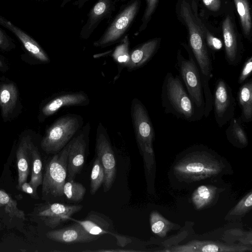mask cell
<instances>
[{
    "instance_id": "6da1fadb",
    "label": "cell",
    "mask_w": 252,
    "mask_h": 252,
    "mask_svg": "<svg viewBox=\"0 0 252 252\" xmlns=\"http://www.w3.org/2000/svg\"><path fill=\"white\" fill-rule=\"evenodd\" d=\"M231 174L232 167L224 157L206 145L195 144L176 155L168 176L171 186L181 190L213 182Z\"/></svg>"
},
{
    "instance_id": "7a4b0ae2",
    "label": "cell",
    "mask_w": 252,
    "mask_h": 252,
    "mask_svg": "<svg viewBox=\"0 0 252 252\" xmlns=\"http://www.w3.org/2000/svg\"><path fill=\"white\" fill-rule=\"evenodd\" d=\"M198 1L199 0H178L175 11L178 20L187 30L188 45L199 69L202 82L208 84L213 76V68L198 12Z\"/></svg>"
},
{
    "instance_id": "3957f363",
    "label": "cell",
    "mask_w": 252,
    "mask_h": 252,
    "mask_svg": "<svg viewBox=\"0 0 252 252\" xmlns=\"http://www.w3.org/2000/svg\"><path fill=\"white\" fill-rule=\"evenodd\" d=\"M130 114L136 140L144 161L148 189L153 190L156 169L154 128L146 108L137 98L131 101Z\"/></svg>"
},
{
    "instance_id": "277c9868",
    "label": "cell",
    "mask_w": 252,
    "mask_h": 252,
    "mask_svg": "<svg viewBox=\"0 0 252 252\" xmlns=\"http://www.w3.org/2000/svg\"><path fill=\"white\" fill-rule=\"evenodd\" d=\"M161 104L165 114L189 122L200 120L203 115L188 94L179 75H165L161 90Z\"/></svg>"
},
{
    "instance_id": "5b68a950",
    "label": "cell",
    "mask_w": 252,
    "mask_h": 252,
    "mask_svg": "<svg viewBox=\"0 0 252 252\" xmlns=\"http://www.w3.org/2000/svg\"><path fill=\"white\" fill-rule=\"evenodd\" d=\"M82 117L67 114L57 119L47 129L40 146L47 154L61 151L78 133L83 126Z\"/></svg>"
},
{
    "instance_id": "8992f818",
    "label": "cell",
    "mask_w": 252,
    "mask_h": 252,
    "mask_svg": "<svg viewBox=\"0 0 252 252\" xmlns=\"http://www.w3.org/2000/svg\"><path fill=\"white\" fill-rule=\"evenodd\" d=\"M182 45L187 51L189 58H185L179 49L176 66L188 94L203 116L205 102L200 71L188 44L183 43Z\"/></svg>"
},
{
    "instance_id": "52a82bcc",
    "label": "cell",
    "mask_w": 252,
    "mask_h": 252,
    "mask_svg": "<svg viewBox=\"0 0 252 252\" xmlns=\"http://www.w3.org/2000/svg\"><path fill=\"white\" fill-rule=\"evenodd\" d=\"M141 0H130L123 5L100 37L94 41L96 47L105 48L120 43L127 35L140 8Z\"/></svg>"
},
{
    "instance_id": "ba28073f",
    "label": "cell",
    "mask_w": 252,
    "mask_h": 252,
    "mask_svg": "<svg viewBox=\"0 0 252 252\" xmlns=\"http://www.w3.org/2000/svg\"><path fill=\"white\" fill-rule=\"evenodd\" d=\"M70 141L61 151L55 154L46 164L41 185L42 198L45 200L60 198L63 195Z\"/></svg>"
},
{
    "instance_id": "9c48e42d",
    "label": "cell",
    "mask_w": 252,
    "mask_h": 252,
    "mask_svg": "<svg viewBox=\"0 0 252 252\" xmlns=\"http://www.w3.org/2000/svg\"><path fill=\"white\" fill-rule=\"evenodd\" d=\"M95 151L103 168V190L106 192L111 188L115 179L116 160L107 129L100 122L96 128Z\"/></svg>"
},
{
    "instance_id": "30bf717a",
    "label": "cell",
    "mask_w": 252,
    "mask_h": 252,
    "mask_svg": "<svg viewBox=\"0 0 252 252\" xmlns=\"http://www.w3.org/2000/svg\"><path fill=\"white\" fill-rule=\"evenodd\" d=\"M236 102L232 89L222 78L215 83L213 96V108L215 121L220 128L234 117Z\"/></svg>"
},
{
    "instance_id": "8fae6325",
    "label": "cell",
    "mask_w": 252,
    "mask_h": 252,
    "mask_svg": "<svg viewBox=\"0 0 252 252\" xmlns=\"http://www.w3.org/2000/svg\"><path fill=\"white\" fill-rule=\"evenodd\" d=\"M233 15L227 13L221 23L224 56L228 64L236 66L241 63L244 46L238 32Z\"/></svg>"
},
{
    "instance_id": "7c38bea8",
    "label": "cell",
    "mask_w": 252,
    "mask_h": 252,
    "mask_svg": "<svg viewBox=\"0 0 252 252\" xmlns=\"http://www.w3.org/2000/svg\"><path fill=\"white\" fill-rule=\"evenodd\" d=\"M90 130L88 122L70 141L67 156L68 180H74L84 165Z\"/></svg>"
},
{
    "instance_id": "4fadbf2b",
    "label": "cell",
    "mask_w": 252,
    "mask_h": 252,
    "mask_svg": "<svg viewBox=\"0 0 252 252\" xmlns=\"http://www.w3.org/2000/svg\"><path fill=\"white\" fill-rule=\"evenodd\" d=\"M80 224L89 233L97 236L103 234H109L114 237L117 244L122 247L126 246L131 242L128 237L117 233L114 229L111 220L103 214L97 212L91 211L86 217L82 220L72 219L71 217L67 218Z\"/></svg>"
},
{
    "instance_id": "5bb4252c",
    "label": "cell",
    "mask_w": 252,
    "mask_h": 252,
    "mask_svg": "<svg viewBox=\"0 0 252 252\" xmlns=\"http://www.w3.org/2000/svg\"><path fill=\"white\" fill-rule=\"evenodd\" d=\"M82 208L81 205H67L60 203H48L41 206L36 215L44 224L51 228H55L72 215Z\"/></svg>"
},
{
    "instance_id": "9a60e30c",
    "label": "cell",
    "mask_w": 252,
    "mask_h": 252,
    "mask_svg": "<svg viewBox=\"0 0 252 252\" xmlns=\"http://www.w3.org/2000/svg\"><path fill=\"white\" fill-rule=\"evenodd\" d=\"M252 247L243 244H229L215 241L192 240L174 246L168 251L174 252H252Z\"/></svg>"
},
{
    "instance_id": "2e32d148",
    "label": "cell",
    "mask_w": 252,
    "mask_h": 252,
    "mask_svg": "<svg viewBox=\"0 0 252 252\" xmlns=\"http://www.w3.org/2000/svg\"><path fill=\"white\" fill-rule=\"evenodd\" d=\"M117 0H98L87 15V19L80 31L82 39L89 38L100 23L109 19L115 8Z\"/></svg>"
},
{
    "instance_id": "e0dca14e",
    "label": "cell",
    "mask_w": 252,
    "mask_h": 252,
    "mask_svg": "<svg viewBox=\"0 0 252 252\" xmlns=\"http://www.w3.org/2000/svg\"><path fill=\"white\" fill-rule=\"evenodd\" d=\"M46 236L52 241L67 244L88 243L99 238V236L88 232L77 222L62 228L49 231L46 233Z\"/></svg>"
},
{
    "instance_id": "ac0fdd59",
    "label": "cell",
    "mask_w": 252,
    "mask_h": 252,
    "mask_svg": "<svg viewBox=\"0 0 252 252\" xmlns=\"http://www.w3.org/2000/svg\"><path fill=\"white\" fill-rule=\"evenodd\" d=\"M90 98L83 91L59 94L50 100L41 109V114L48 117L65 106H83L89 105Z\"/></svg>"
},
{
    "instance_id": "d6986e66",
    "label": "cell",
    "mask_w": 252,
    "mask_h": 252,
    "mask_svg": "<svg viewBox=\"0 0 252 252\" xmlns=\"http://www.w3.org/2000/svg\"><path fill=\"white\" fill-rule=\"evenodd\" d=\"M161 38L155 37L141 43L129 52V59L126 65L128 71L139 69L146 65L158 52Z\"/></svg>"
},
{
    "instance_id": "ffe728a7",
    "label": "cell",
    "mask_w": 252,
    "mask_h": 252,
    "mask_svg": "<svg viewBox=\"0 0 252 252\" xmlns=\"http://www.w3.org/2000/svg\"><path fill=\"white\" fill-rule=\"evenodd\" d=\"M0 24L14 33L26 49L34 58L43 63H48L50 61L48 56L40 46L24 31L1 16Z\"/></svg>"
},
{
    "instance_id": "44dd1931",
    "label": "cell",
    "mask_w": 252,
    "mask_h": 252,
    "mask_svg": "<svg viewBox=\"0 0 252 252\" xmlns=\"http://www.w3.org/2000/svg\"><path fill=\"white\" fill-rule=\"evenodd\" d=\"M29 136L23 137L16 152L17 169L18 173V187L21 189L22 185L27 182L32 165V145Z\"/></svg>"
},
{
    "instance_id": "7402d4cb",
    "label": "cell",
    "mask_w": 252,
    "mask_h": 252,
    "mask_svg": "<svg viewBox=\"0 0 252 252\" xmlns=\"http://www.w3.org/2000/svg\"><path fill=\"white\" fill-rule=\"evenodd\" d=\"M221 189L213 185L197 186L191 195V201L197 210H203L216 202Z\"/></svg>"
},
{
    "instance_id": "603a6c76",
    "label": "cell",
    "mask_w": 252,
    "mask_h": 252,
    "mask_svg": "<svg viewBox=\"0 0 252 252\" xmlns=\"http://www.w3.org/2000/svg\"><path fill=\"white\" fill-rule=\"evenodd\" d=\"M237 101L241 109L240 118L243 123L252 121V79L247 80L239 88Z\"/></svg>"
},
{
    "instance_id": "cb8c5ba5",
    "label": "cell",
    "mask_w": 252,
    "mask_h": 252,
    "mask_svg": "<svg viewBox=\"0 0 252 252\" xmlns=\"http://www.w3.org/2000/svg\"><path fill=\"white\" fill-rule=\"evenodd\" d=\"M229 122V125L225 130L227 140L236 147L243 148L247 147L248 138L240 117H234Z\"/></svg>"
},
{
    "instance_id": "d4e9b609",
    "label": "cell",
    "mask_w": 252,
    "mask_h": 252,
    "mask_svg": "<svg viewBox=\"0 0 252 252\" xmlns=\"http://www.w3.org/2000/svg\"><path fill=\"white\" fill-rule=\"evenodd\" d=\"M244 37L250 42L252 35V18L249 0H233Z\"/></svg>"
},
{
    "instance_id": "484cf974",
    "label": "cell",
    "mask_w": 252,
    "mask_h": 252,
    "mask_svg": "<svg viewBox=\"0 0 252 252\" xmlns=\"http://www.w3.org/2000/svg\"><path fill=\"white\" fill-rule=\"evenodd\" d=\"M17 99V90L13 84H4L0 87V107L4 118L13 111Z\"/></svg>"
},
{
    "instance_id": "4316f807",
    "label": "cell",
    "mask_w": 252,
    "mask_h": 252,
    "mask_svg": "<svg viewBox=\"0 0 252 252\" xmlns=\"http://www.w3.org/2000/svg\"><path fill=\"white\" fill-rule=\"evenodd\" d=\"M32 174L29 184L36 193L37 188L42 183V162L38 149L32 143Z\"/></svg>"
},
{
    "instance_id": "83f0119b",
    "label": "cell",
    "mask_w": 252,
    "mask_h": 252,
    "mask_svg": "<svg viewBox=\"0 0 252 252\" xmlns=\"http://www.w3.org/2000/svg\"><path fill=\"white\" fill-rule=\"evenodd\" d=\"M150 223L152 232L160 237L166 236L176 225L155 210L150 213Z\"/></svg>"
},
{
    "instance_id": "f1b7e54d",
    "label": "cell",
    "mask_w": 252,
    "mask_h": 252,
    "mask_svg": "<svg viewBox=\"0 0 252 252\" xmlns=\"http://www.w3.org/2000/svg\"><path fill=\"white\" fill-rule=\"evenodd\" d=\"M252 206V191L251 190L233 207L226 216L225 220H233L244 216Z\"/></svg>"
},
{
    "instance_id": "f546056e",
    "label": "cell",
    "mask_w": 252,
    "mask_h": 252,
    "mask_svg": "<svg viewBox=\"0 0 252 252\" xmlns=\"http://www.w3.org/2000/svg\"><path fill=\"white\" fill-rule=\"evenodd\" d=\"M86 191L85 187L74 180L65 182L63 188V195L69 201L78 202L84 198Z\"/></svg>"
},
{
    "instance_id": "4dcf8cb0",
    "label": "cell",
    "mask_w": 252,
    "mask_h": 252,
    "mask_svg": "<svg viewBox=\"0 0 252 252\" xmlns=\"http://www.w3.org/2000/svg\"><path fill=\"white\" fill-rule=\"evenodd\" d=\"M104 172L102 165L96 157L95 158L91 174L90 193L94 194L103 183Z\"/></svg>"
},
{
    "instance_id": "1f68e13d",
    "label": "cell",
    "mask_w": 252,
    "mask_h": 252,
    "mask_svg": "<svg viewBox=\"0 0 252 252\" xmlns=\"http://www.w3.org/2000/svg\"><path fill=\"white\" fill-rule=\"evenodd\" d=\"M201 22L206 45L211 56L213 57L214 60L215 58V54L221 50L222 48V41L209 29L205 21L203 20L202 18Z\"/></svg>"
},
{
    "instance_id": "d6a6232c",
    "label": "cell",
    "mask_w": 252,
    "mask_h": 252,
    "mask_svg": "<svg viewBox=\"0 0 252 252\" xmlns=\"http://www.w3.org/2000/svg\"><path fill=\"white\" fill-rule=\"evenodd\" d=\"M0 206L11 217L25 219L23 211L19 209L16 201L13 200L5 192L0 190Z\"/></svg>"
},
{
    "instance_id": "836d02e7",
    "label": "cell",
    "mask_w": 252,
    "mask_h": 252,
    "mask_svg": "<svg viewBox=\"0 0 252 252\" xmlns=\"http://www.w3.org/2000/svg\"><path fill=\"white\" fill-rule=\"evenodd\" d=\"M120 43L116 47L113 57L116 61L126 66L129 56V40L128 35H126Z\"/></svg>"
},
{
    "instance_id": "e575fe53",
    "label": "cell",
    "mask_w": 252,
    "mask_h": 252,
    "mask_svg": "<svg viewBox=\"0 0 252 252\" xmlns=\"http://www.w3.org/2000/svg\"><path fill=\"white\" fill-rule=\"evenodd\" d=\"M159 0H145L146 6L141 18V24L138 30L139 32H142L147 28L158 7Z\"/></svg>"
},
{
    "instance_id": "d590c367",
    "label": "cell",
    "mask_w": 252,
    "mask_h": 252,
    "mask_svg": "<svg viewBox=\"0 0 252 252\" xmlns=\"http://www.w3.org/2000/svg\"><path fill=\"white\" fill-rule=\"evenodd\" d=\"M252 71V56L248 58L245 62L238 79L240 85L246 82L251 74Z\"/></svg>"
},
{
    "instance_id": "8d00e7d4",
    "label": "cell",
    "mask_w": 252,
    "mask_h": 252,
    "mask_svg": "<svg viewBox=\"0 0 252 252\" xmlns=\"http://www.w3.org/2000/svg\"><path fill=\"white\" fill-rule=\"evenodd\" d=\"M204 7L211 13H219L223 8L222 0H201Z\"/></svg>"
},
{
    "instance_id": "74e56055",
    "label": "cell",
    "mask_w": 252,
    "mask_h": 252,
    "mask_svg": "<svg viewBox=\"0 0 252 252\" xmlns=\"http://www.w3.org/2000/svg\"><path fill=\"white\" fill-rule=\"evenodd\" d=\"M9 47V42L4 33L0 30V48L6 50Z\"/></svg>"
},
{
    "instance_id": "f35d334b",
    "label": "cell",
    "mask_w": 252,
    "mask_h": 252,
    "mask_svg": "<svg viewBox=\"0 0 252 252\" xmlns=\"http://www.w3.org/2000/svg\"><path fill=\"white\" fill-rule=\"evenodd\" d=\"M72 0H62L61 3V7H63L67 3L70 2ZM90 0H78L75 1L73 3L74 5L77 6L78 8H81L84 4Z\"/></svg>"
},
{
    "instance_id": "ab89813d",
    "label": "cell",
    "mask_w": 252,
    "mask_h": 252,
    "mask_svg": "<svg viewBox=\"0 0 252 252\" xmlns=\"http://www.w3.org/2000/svg\"><path fill=\"white\" fill-rule=\"evenodd\" d=\"M22 189L25 192L34 195H35V193L34 192L33 189L29 183H28L27 182L24 183L21 186V189Z\"/></svg>"
},
{
    "instance_id": "60d3db41",
    "label": "cell",
    "mask_w": 252,
    "mask_h": 252,
    "mask_svg": "<svg viewBox=\"0 0 252 252\" xmlns=\"http://www.w3.org/2000/svg\"><path fill=\"white\" fill-rule=\"evenodd\" d=\"M1 66V62H0V66Z\"/></svg>"
}]
</instances>
